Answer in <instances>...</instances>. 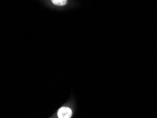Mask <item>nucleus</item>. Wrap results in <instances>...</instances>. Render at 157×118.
<instances>
[{
    "instance_id": "obj_1",
    "label": "nucleus",
    "mask_w": 157,
    "mask_h": 118,
    "mask_svg": "<svg viewBox=\"0 0 157 118\" xmlns=\"http://www.w3.org/2000/svg\"><path fill=\"white\" fill-rule=\"evenodd\" d=\"M72 110L68 107H61L59 108L57 112V116L59 118H71L72 116Z\"/></svg>"
},
{
    "instance_id": "obj_2",
    "label": "nucleus",
    "mask_w": 157,
    "mask_h": 118,
    "mask_svg": "<svg viewBox=\"0 0 157 118\" xmlns=\"http://www.w3.org/2000/svg\"><path fill=\"white\" fill-rule=\"evenodd\" d=\"M51 1L54 5L59 6H65L68 2V0H51Z\"/></svg>"
}]
</instances>
